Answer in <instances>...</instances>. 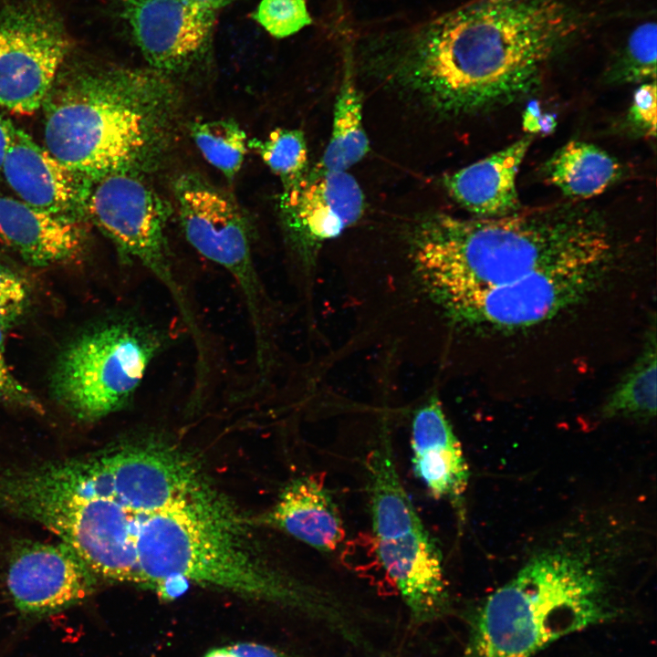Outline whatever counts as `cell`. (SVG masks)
<instances>
[{"label": "cell", "mask_w": 657, "mask_h": 657, "mask_svg": "<svg viewBox=\"0 0 657 657\" xmlns=\"http://www.w3.org/2000/svg\"><path fill=\"white\" fill-rule=\"evenodd\" d=\"M579 29L562 0H475L365 37L374 59L446 112L510 103Z\"/></svg>", "instance_id": "cell-1"}, {"label": "cell", "mask_w": 657, "mask_h": 657, "mask_svg": "<svg viewBox=\"0 0 657 657\" xmlns=\"http://www.w3.org/2000/svg\"><path fill=\"white\" fill-rule=\"evenodd\" d=\"M412 256L422 283L445 308L539 269L612 257L613 242L596 212L562 203L498 217L431 215L416 230Z\"/></svg>", "instance_id": "cell-2"}, {"label": "cell", "mask_w": 657, "mask_h": 657, "mask_svg": "<svg viewBox=\"0 0 657 657\" xmlns=\"http://www.w3.org/2000/svg\"><path fill=\"white\" fill-rule=\"evenodd\" d=\"M138 584L175 599L188 584L212 587L280 606L344 633L347 606L332 592L265 561L202 488L137 516Z\"/></svg>", "instance_id": "cell-3"}, {"label": "cell", "mask_w": 657, "mask_h": 657, "mask_svg": "<svg viewBox=\"0 0 657 657\" xmlns=\"http://www.w3.org/2000/svg\"><path fill=\"white\" fill-rule=\"evenodd\" d=\"M179 93L153 68H85L57 75L43 105L45 148L91 184L144 173L171 142Z\"/></svg>", "instance_id": "cell-4"}, {"label": "cell", "mask_w": 657, "mask_h": 657, "mask_svg": "<svg viewBox=\"0 0 657 657\" xmlns=\"http://www.w3.org/2000/svg\"><path fill=\"white\" fill-rule=\"evenodd\" d=\"M601 567L584 547L534 555L477 610L465 657H532L610 615Z\"/></svg>", "instance_id": "cell-5"}, {"label": "cell", "mask_w": 657, "mask_h": 657, "mask_svg": "<svg viewBox=\"0 0 657 657\" xmlns=\"http://www.w3.org/2000/svg\"><path fill=\"white\" fill-rule=\"evenodd\" d=\"M371 529L379 561L418 624L449 606L443 556L406 491L391 439L381 437L366 460Z\"/></svg>", "instance_id": "cell-6"}, {"label": "cell", "mask_w": 657, "mask_h": 657, "mask_svg": "<svg viewBox=\"0 0 657 657\" xmlns=\"http://www.w3.org/2000/svg\"><path fill=\"white\" fill-rule=\"evenodd\" d=\"M166 342L161 329L141 318L103 322L60 353L51 375L52 395L74 418L98 421L131 401Z\"/></svg>", "instance_id": "cell-7"}, {"label": "cell", "mask_w": 657, "mask_h": 657, "mask_svg": "<svg viewBox=\"0 0 657 657\" xmlns=\"http://www.w3.org/2000/svg\"><path fill=\"white\" fill-rule=\"evenodd\" d=\"M142 175L120 171L93 182L86 218L114 244L123 259L137 260L165 287L193 341L200 342L203 335L176 277L169 252V206Z\"/></svg>", "instance_id": "cell-8"}, {"label": "cell", "mask_w": 657, "mask_h": 657, "mask_svg": "<svg viewBox=\"0 0 657 657\" xmlns=\"http://www.w3.org/2000/svg\"><path fill=\"white\" fill-rule=\"evenodd\" d=\"M180 224L189 244L221 266L242 292L254 340L268 336L266 299L256 268L249 224L234 199L196 173L173 183Z\"/></svg>", "instance_id": "cell-9"}, {"label": "cell", "mask_w": 657, "mask_h": 657, "mask_svg": "<svg viewBox=\"0 0 657 657\" xmlns=\"http://www.w3.org/2000/svg\"><path fill=\"white\" fill-rule=\"evenodd\" d=\"M612 257L576 260L476 292L444 308L458 323L490 333L527 328L555 318L592 292Z\"/></svg>", "instance_id": "cell-10"}, {"label": "cell", "mask_w": 657, "mask_h": 657, "mask_svg": "<svg viewBox=\"0 0 657 657\" xmlns=\"http://www.w3.org/2000/svg\"><path fill=\"white\" fill-rule=\"evenodd\" d=\"M70 47L49 5L29 0L0 8V108L18 114L42 108Z\"/></svg>", "instance_id": "cell-11"}, {"label": "cell", "mask_w": 657, "mask_h": 657, "mask_svg": "<svg viewBox=\"0 0 657 657\" xmlns=\"http://www.w3.org/2000/svg\"><path fill=\"white\" fill-rule=\"evenodd\" d=\"M98 578L71 548L22 541L9 559L7 587L16 608L32 616L53 614L87 600Z\"/></svg>", "instance_id": "cell-12"}, {"label": "cell", "mask_w": 657, "mask_h": 657, "mask_svg": "<svg viewBox=\"0 0 657 657\" xmlns=\"http://www.w3.org/2000/svg\"><path fill=\"white\" fill-rule=\"evenodd\" d=\"M282 218L292 245L303 260L328 240L356 224L364 212V194L347 172L317 168L280 197Z\"/></svg>", "instance_id": "cell-13"}, {"label": "cell", "mask_w": 657, "mask_h": 657, "mask_svg": "<svg viewBox=\"0 0 657 657\" xmlns=\"http://www.w3.org/2000/svg\"><path fill=\"white\" fill-rule=\"evenodd\" d=\"M112 494L132 512L150 514L202 489L180 455L155 446H123L96 453Z\"/></svg>", "instance_id": "cell-14"}, {"label": "cell", "mask_w": 657, "mask_h": 657, "mask_svg": "<svg viewBox=\"0 0 657 657\" xmlns=\"http://www.w3.org/2000/svg\"><path fill=\"white\" fill-rule=\"evenodd\" d=\"M120 13L151 68H188L204 50L214 12L191 0H118Z\"/></svg>", "instance_id": "cell-15"}, {"label": "cell", "mask_w": 657, "mask_h": 657, "mask_svg": "<svg viewBox=\"0 0 657 657\" xmlns=\"http://www.w3.org/2000/svg\"><path fill=\"white\" fill-rule=\"evenodd\" d=\"M1 172L19 200L83 222L90 184L16 127Z\"/></svg>", "instance_id": "cell-16"}, {"label": "cell", "mask_w": 657, "mask_h": 657, "mask_svg": "<svg viewBox=\"0 0 657 657\" xmlns=\"http://www.w3.org/2000/svg\"><path fill=\"white\" fill-rule=\"evenodd\" d=\"M410 444L414 475L432 497L448 501L461 514L469 467L437 397L430 398L415 412Z\"/></svg>", "instance_id": "cell-17"}, {"label": "cell", "mask_w": 657, "mask_h": 657, "mask_svg": "<svg viewBox=\"0 0 657 657\" xmlns=\"http://www.w3.org/2000/svg\"><path fill=\"white\" fill-rule=\"evenodd\" d=\"M0 239L27 264L44 267L79 258L87 236L80 221L0 195Z\"/></svg>", "instance_id": "cell-18"}, {"label": "cell", "mask_w": 657, "mask_h": 657, "mask_svg": "<svg viewBox=\"0 0 657 657\" xmlns=\"http://www.w3.org/2000/svg\"><path fill=\"white\" fill-rule=\"evenodd\" d=\"M532 142L527 135L509 146L447 175L449 195L475 217H498L520 209L517 172Z\"/></svg>", "instance_id": "cell-19"}, {"label": "cell", "mask_w": 657, "mask_h": 657, "mask_svg": "<svg viewBox=\"0 0 657 657\" xmlns=\"http://www.w3.org/2000/svg\"><path fill=\"white\" fill-rule=\"evenodd\" d=\"M271 525L322 553H333L345 538L339 510L320 474L290 482L268 515Z\"/></svg>", "instance_id": "cell-20"}, {"label": "cell", "mask_w": 657, "mask_h": 657, "mask_svg": "<svg viewBox=\"0 0 657 657\" xmlns=\"http://www.w3.org/2000/svg\"><path fill=\"white\" fill-rule=\"evenodd\" d=\"M620 173V164L613 157L591 143L579 141L565 144L544 166L548 182L574 199L600 194Z\"/></svg>", "instance_id": "cell-21"}, {"label": "cell", "mask_w": 657, "mask_h": 657, "mask_svg": "<svg viewBox=\"0 0 657 657\" xmlns=\"http://www.w3.org/2000/svg\"><path fill=\"white\" fill-rule=\"evenodd\" d=\"M341 86L337 96L331 134L318 168L347 172L370 150L362 120V101L354 78L352 50H346Z\"/></svg>", "instance_id": "cell-22"}, {"label": "cell", "mask_w": 657, "mask_h": 657, "mask_svg": "<svg viewBox=\"0 0 657 657\" xmlns=\"http://www.w3.org/2000/svg\"><path fill=\"white\" fill-rule=\"evenodd\" d=\"M656 353L653 327L635 363L607 398L603 416L650 420L656 415Z\"/></svg>", "instance_id": "cell-23"}, {"label": "cell", "mask_w": 657, "mask_h": 657, "mask_svg": "<svg viewBox=\"0 0 657 657\" xmlns=\"http://www.w3.org/2000/svg\"><path fill=\"white\" fill-rule=\"evenodd\" d=\"M190 134L203 158L230 182L240 171L248 149L245 130L233 120L196 121Z\"/></svg>", "instance_id": "cell-24"}, {"label": "cell", "mask_w": 657, "mask_h": 657, "mask_svg": "<svg viewBox=\"0 0 657 657\" xmlns=\"http://www.w3.org/2000/svg\"><path fill=\"white\" fill-rule=\"evenodd\" d=\"M248 147L280 178L283 191L295 186L307 173L308 147L301 130L277 128L264 140L248 141Z\"/></svg>", "instance_id": "cell-25"}, {"label": "cell", "mask_w": 657, "mask_h": 657, "mask_svg": "<svg viewBox=\"0 0 657 657\" xmlns=\"http://www.w3.org/2000/svg\"><path fill=\"white\" fill-rule=\"evenodd\" d=\"M656 24L646 22L629 36L610 70L611 79L618 81L655 80Z\"/></svg>", "instance_id": "cell-26"}, {"label": "cell", "mask_w": 657, "mask_h": 657, "mask_svg": "<svg viewBox=\"0 0 657 657\" xmlns=\"http://www.w3.org/2000/svg\"><path fill=\"white\" fill-rule=\"evenodd\" d=\"M253 16L276 38L293 36L312 24L306 0H261Z\"/></svg>", "instance_id": "cell-27"}, {"label": "cell", "mask_w": 657, "mask_h": 657, "mask_svg": "<svg viewBox=\"0 0 657 657\" xmlns=\"http://www.w3.org/2000/svg\"><path fill=\"white\" fill-rule=\"evenodd\" d=\"M29 303L27 284L16 272L0 263V328L5 331L24 315Z\"/></svg>", "instance_id": "cell-28"}, {"label": "cell", "mask_w": 657, "mask_h": 657, "mask_svg": "<svg viewBox=\"0 0 657 657\" xmlns=\"http://www.w3.org/2000/svg\"><path fill=\"white\" fill-rule=\"evenodd\" d=\"M0 403L39 414L44 407L37 397L12 372L5 358V330L0 328Z\"/></svg>", "instance_id": "cell-29"}, {"label": "cell", "mask_w": 657, "mask_h": 657, "mask_svg": "<svg viewBox=\"0 0 657 657\" xmlns=\"http://www.w3.org/2000/svg\"><path fill=\"white\" fill-rule=\"evenodd\" d=\"M631 121L643 132L654 137L656 132L655 81L641 85L634 92L630 110Z\"/></svg>", "instance_id": "cell-30"}, {"label": "cell", "mask_w": 657, "mask_h": 657, "mask_svg": "<svg viewBox=\"0 0 657 657\" xmlns=\"http://www.w3.org/2000/svg\"><path fill=\"white\" fill-rule=\"evenodd\" d=\"M203 657H287L284 652L256 642H238L208 651Z\"/></svg>", "instance_id": "cell-31"}, {"label": "cell", "mask_w": 657, "mask_h": 657, "mask_svg": "<svg viewBox=\"0 0 657 657\" xmlns=\"http://www.w3.org/2000/svg\"><path fill=\"white\" fill-rule=\"evenodd\" d=\"M541 110L539 103L536 100L531 101L526 108L522 124L526 131L529 133H539V122L541 118Z\"/></svg>", "instance_id": "cell-32"}, {"label": "cell", "mask_w": 657, "mask_h": 657, "mask_svg": "<svg viewBox=\"0 0 657 657\" xmlns=\"http://www.w3.org/2000/svg\"><path fill=\"white\" fill-rule=\"evenodd\" d=\"M15 130L14 123L0 114V172Z\"/></svg>", "instance_id": "cell-33"}, {"label": "cell", "mask_w": 657, "mask_h": 657, "mask_svg": "<svg viewBox=\"0 0 657 657\" xmlns=\"http://www.w3.org/2000/svg\"><path fill=\"white\" fill-rule=\"evenodd\" d=\"M539 133L549 134L555 130L556 118L551 114H542L539 122Z\"/></svg>", "instance_id": "cell-34"}, {"label": "cell", "mask_w": 657, "mask_h": 657, "mask_svg": "<svg viewBox=\"0 0 657 657\" xmlns=\"http://www.w3.org/2000/svg\"><path fill=\"white\" fill-rule=\"evenodd\" d=\"M193 3L215 12L216 10L227 5L235 0H191Z\"/></svg>", "instance_id": "cell-35"}, {"label": "cell", "mask_w": 657, "mask_h": 657, "mask_svg": "<svg viewBox=\"0 0 657 657\" xmlns=\"http://www.w3.org/2000/svg\"><path fill=\"white\" fill-rule=\"evenodd\" d=\"M0 258H1V259H5V256H4V254H3L1 251H0Z\"/></svg>", "instance_id": "cell-36"}]
</instances>
